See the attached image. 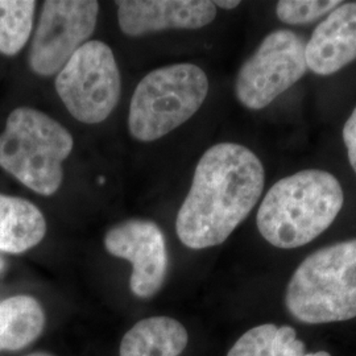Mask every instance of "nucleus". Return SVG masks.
Returning a JSON list of instances; mask_svg holds the SVG:
<instances>
[{
    "label": "nucleus",
    "mask_w": 356,
    "mask_h": 356,
    "mask_svg": "<svg viewBox=\"0 0 356 356\" xmlns=\"http://www.w3.org/2000/svg\"><path fill=\"white\" fill-rule=\"evenodd\" d=\"M296 335L291 326L260 325L244 332L227 356H305V343Z\"/></svg>",
    "instance_id": "2eb2a0df"
},
{
    "label": "nucleus",
    "mask_w": 356,
    "mask_h": 356,
    "mask_svg": "<svg viewBox=\"0 0 356 356\" xmlns=\"http://www.w3.org/2000/svg\"><path fill=\"white\" fill-rule=\"evenodd\" d=\"M1 268H3V261L0 260V270H1Z\"/></svg>",
    "instance_id": "4be33fe9"
},
{
    "label": "nucleus",
    "mask_w": 356,
    "mask_h": 356,
    "mask_svg": "<svg viewBox=\"0 0 356 356\" xmlns=\"http://www.w3.org/2000/svg\"><path fill=\"white\" fill-rule=\"evenodd\" d=\"M343 141L350 165L356 173V107L344 123Z\"/></svg>",
    "instance_id": "a211bd4d"
},
{
    "label": "nucleus",
    "mask_w": 356,
    "mask_h": 356,
    "mask_svg": "<svg viewBox=\"0 0 356 356\" xmlns=\"http://www.w3.org/2000/svg\"><path fill=\"white\" fill-rule=\"evenodd\" d=\"M207 94L209 79L197 65H169L153 70L132 95L129 134L143 143L164 138L195 115Z\"/></svg>",
    "instance_id": "39448f33"
},
{
    "label": "nucleus",
    "mask_w": 356,
    "mask_h": 356,
    "mask_svg": "<svg viewBox=\"0 0 356 356\" xmlns=\"http://www.w3.org/2000/svg\"><path fill=\"white\" fill-rule=\"evenodd\" d=\"M26 356H53L51 354H45V353H36V354H31V355Z\"/></svg>",
    "instance_id": "412c9836"
},
{
    "label": "nucleus",
    "mask_w": 356,
    "mask_h": 356,
    "mask_svg": "<svg viewBox=\"0 0 356 356\" xmlns=\"http://www.w3.org/2000/svg\"><path fill=\"white\" fill-rule=\"evenodd\" d=\"M343 204L338 178L325 170L306 169L281 178L268 191L259 206L256 225L269 244L293 250L329 229Z\"/></svg>",
    "instance_id": "f03ea898"
},
{
    "label": "nucleus",
    "mask_w": 356,
    "mask_h": 356,
    "mask_svg": "<svg viewBox=\"0 0 356 356\" xmlns=\"http://www.w3.org/2000/svg\"><path fill=\"white\" fill-rule=\"evenodd\" d=\"M99 13L95 0L44 1L32 38L28 63L41 76L58 74L65 64L92 36Z\"/></svg>",
    "instance_id": "6e6552de"
},
{
    "label": "nucleus",
    "mask_w": 356,
    "mask_h": 356,
    "mask_svg": "<svg viewBox=\"0 0 356 356\" xmlns=\"http://www.w3.org/2000/svg\"><path fill=\"white\" fill-rule=\"evenodd\" d=\"M107 252L132 264L129 289L136 297L149 298L166 277L168 250L161 229L148 219H128L107 231Z\"/></svg>",
    "instance_id": "1a4fd4ad"
},
{
    "label": "nucleus",
    "mask_w": 356,
    "mask_h": 356,
    "mask_svg": "<svg viewBox=\"0 0 356 356\" xmlns=\"http://www.w3.org/2000/svg\"><path fill=\"white\" fill-rule=\"evenodd\" d=\"M307 69L331 76L356 60V1L341 3L305 44Z\"/></svg>",
    "instance_id": "9b49d317"
},
{
    "label": "nucleus",
    "mask_w": 356,
    "mask_h": 356,
    "mask_svg": "<svg viewBox=\"0 0 356 356\" xmlns=\"http://www.w3.org/2000/svg\"><path fill=\"white\" fill-rule=\"evenodd\" d=\"M35 0H0V53L15 56L31 38Z\"/></svg>",
    "instance_id": "dca6fc26"
},
{
    "label": "nucleus",
    "mask_w": 356,
    "mask_h": 356,
    "mask_svg": "<svg viewBox=\"0 0 356 356\" xmlns=\"http://www.w3.org/2000/svg\"><path fill=\"white\" fill-rule=\"evenodd\" d=\"M45 327V313L32 296L19 294L0 302V351H19L35 342Z\"/></svg>",
    "instance_id": "4468645a"
},
{
    "label": "nucleus",
    "mask_w": 356,
    "mask_h": 356,
    "mask_svg": "<svg viewBox=\"0 0 356 356\" xmlns=\"http://www.w3.org/2000/svg\"><path fill=\"white\" fill-rule=\"evenodd\" d=\"M216 8H222V10H234L236 7L241 6V1L238 0H216L214 1Z\"/></svg>",
    "instance_id": "6ab92c4d"
},
{
    "label": "nucleus",
    "mask_w": 356,
    "mask_h": 356,
    "mask_svg": "<svg viewBox=\"0 0 356 356\" xmlns=\"http://www.w3.org/2000/svg\"><path fill=\"white\" fill-rule=\"evenodd\" d=\"M47 220L36 204L0 194V251L23 254L45 238Z\"/></svg>",
    "instance_id": "f8f14e48"
},
{
    "label": "nucleus",
    "mask_w": 356,
    "mask_h": 356,
    "mask_svg": "<svg viewBox=\"0 0 356 356\" xmlns=\"http://www.w3.org/2000/svg\"><path fill=\"white\" fill-rule=\"evenodd\" d=\"M341 3L339 0H282L276 4V15L288 26H302L329 15Z\"/></svg>",
    "instance_id": "f3484780"
},
{
    "label": "nucleus",
    "mask_w": 356,
    "mask_h": 356,
    "mask_svg": "<svg viewBox=\"0 0 356 356\" xmlns=\"http://www.w3.org/2000/svg\"><path fill=\"white\" fill-rule=\"evenodd\" d=\"M264 184V166L251 149L236 143L213 145L195 166L178 210V239L191 250L226 242L259 202Z\"/></svg>",
    "instance_id": "f257e3e1"
},
{
    "label": "nucleus",
    "mask_w": 356,
    "mask_h": 356,
    "mask_svg": "<svg viewBox=\"0 0 356 356\" xmlns=\"http://www.w3.org/2000/svg\"><path fill=\"white\" fill-rule=\"evenodd\" d=\"M56 90L66 110L85 124H98L113 114L122 78L113 49L99 40L83 44L56 76Z\"/></svg>",
    "instance_id": "423d86ee"
},
{
    "label": "nucleus",
    "mask_w": 356,
    "mask_h": 356,
    "mask_svg": "<svg viewBox=\"0 0 356 356\" xmlns=\"http://www.w3.org/2000/svg\"><path fill=\"white\" fill-rule=\"evenodd\" d=\"M189 342L188 331L177 319H141L120 342V356H179Z\"/></svg>",
    "instance_id": "ddd939ff"
},
{
    "label": "nucleus",
    "mask_w": 356,
    "mask_h": 356,
    "mask_svg": "<svg viewBox=\"0 0 356 356\" xmlns=\"http://www.w3.org/2000/svg\"><path fill=\"white\" fill-rule=\"evenodd\" d=\"M305 356H331L329 353L326 351H318V353H314V354H305Z\"/></svg>",
    "instance_id": "aec40b11"
},
{
    "label": "nucleus",
    "mask_w": 356,
    "mask_h": 356,
    "mask_svg": "<svg viewBox=\"0 0 356 356\" xmlns=\"http://www.w3.org/2000/svg\"><path fill=\"white\" fill-rule=\"evenodd\" d=\"M122 32L138 38L168 29H200L216 17L209 0H122L116 1Z\"/></svg>",
    "instance_id": "9d476101"
},
{
    "label": "nucleus",
    "mask_w": 356,
    "mask_h": 356,
    "mask_svg": "<svg viewBox=\"0 0 356 356\" xmlns=\"http://www.w3.org/2000/svg\"><path fill=\"white\" fill-rule=\"evenodd\" d=\"M293 318L307 325L356 317V239L309 254L294 270L285 292Z\"/></svg>",
    "instance_id": "7ed1b4c3"
},
{
    "label": "nucleus",
    "mask_w": 356,
    "mask_h": 356,
    "mask_svg": "<svg viewBox=\"0 0 356 356\" xmlns=\"http://www.w3.org/2000/svg\"><path fill=\"white\" fill-rule=\"evenodd\" d=\"M305 42L291 29L270 32L241 66L235 95L248 110H263L305 76Z\"/></svg>",
    "instance_id": "0eeeda50"
},
{
    "label": "nucleus",
    "mask_w": 356,
    "mask_h": 356,
    "mask_svg": "<svg viewBox=\"0 0 356 356\" xmlns=\"http://www.w3.org/2000/svg\"><path fill=\"white\" fill-rule=\"evenodd\" d=\"M73 147V136L61 123L36 108L19 107L0 134V168L28 189L49 197L63 185V164Z\"/></svg>",
    "instance_id": "20e7f679"
}]
</instances>
